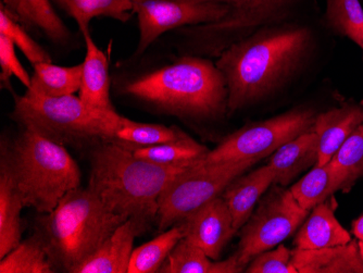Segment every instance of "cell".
I'll return each instance as SVG.
<instances>
[{"mask_svg": "<svg viewBox=\"0 0 363 273\" xmlns=\"http://www.w3.org/2000/svg\"><path fill=\"white\" fill-rule=\"evenodd\" d=\"M312 45L306 26H264L226 47L216 66L228 87V112L250 107L272 94L305 61Z\"/></svg>", "mask_w": 363, "mask_h": 273, "instance_id": "6da1fadb", "label": "cell"}, {"mask_svg": "<svg viewBox=\"0 0 363 273\" xmlns=\"http://www.w3.org/2000/svg\"><path fill=\"white\" fill-rule=\"evenodd\" d=\"M189 167L152 164L117 143L103 142L91 152L87 187L110 211L132 220L142 235L157 222L163 189Z\"/></svg>", "mask_w": 363, "mask_h": 273, "instance_id": "7a4b0ae2", "label": "cell"}, {"mask_svg": "<svg viewBox=\"0 0 363 273\" xmlns=\"http://www.w3.org/2000/svg\"><path fill=\"white\" fill-rule=\"evenodd\" d=\"M123 91L163 112L197 120L217 119L228 111V93L216 63L186 56L134 79Z\"/></svg>", "mask_w": 363, "mask_h": 273, "instance_id": "3957f363", "label": "cell"}, {"mask_svg": "<svg viewBox=\"0 0 363 273\" xmlns=\"http://www.w3.org/2000/svg\"><path fill=\"white\" fill-rule=\"evenodd\" d=\"M0 171L9 175L24 206L44 215L81 186V170L65 145L30 128L4 148Z\"/></svg>", "mask_w": 363, "mask_h": 273, "instance_id": "277c9868", "label": "cell"}, {"mask_svg": "<svg viewBox=\"0 0 363 273\" xmlns=\"http://www.w3.org/2000/svg\"><path fill=\"white\" fill-rule=\"evenodd\" d=\"M124 221L91 189L79 186L67 193L52 213H45L38 232L55 271L74 273Z\"/></svg>", "mask_w": 363, "mask_h": 273, "instance_id": "5b68a950", "label": "cell"}, {"mask_svg": "<svg viewBox=\"0 0 363 273\" xmlns=\"http://www.w3.org/2000/svg\"><path fill=\"white\" fill-rule=\"evenodd\" d=\"M14 120L61 145L113 142L121 116L85 104L79 95L45 97L26 91L14 97Z\"/></svg>", "mask_w": 363, "mask_h": 273, "instance_id": "8992f818", "label": "cell"}, {"mask_svg": "<svg viewBox=\"0 0 363 273\" xmlns=\"http://www.w3.org/2000/svg\"><path fill=\"white\" fill-rule=\"evenodd\" d=\"M257 162L242 160L206 164L201 160L177 174L159 199L156 222L159 231L170 229L208 201L221 196L234 179Z\"/></svg>", "mask_w": 363, "mask_h": 273, "instance_id": "52a82bcc", "label": "cell"}, {"mask_svg": "<svg viewBox=\"0 0 363 273\" xmlns=\"http://www.w3.org/2000/svg\"><path fill=\"white\" fill-rule=\"evenodd\" d=\"M317 115L309 108H296L264 121L247 124L226 136L203 159L206 164L257 160L313 128Z\"/></svg>", "mask_w": 363, "mask_h": 273, "instance_id": "ba28073f", "label": "cell"}, {"mask_svg": "<svg viewBox=\"0 0 363 273\" xmlns=\"http://www.w3.org/2000/svg\"><path fill=\"white\" fill-rule=\"evenodd\" d=\"M309 213L297 203L289 189L277 185L261 199L240 230L236 252L245 264H250L257 255L277 247L296 233Z\"/></svg>", "mask_w": 363, "mask_h": 273, "instance_id": "9c48e42d", "label": "cell"}, {"mask_svg": "<svg viewBox=\"0 0 363 273\" xmlns=\"http://www.w3.org/2000/svg\"><path fill=\"white\" fill-rule=\"evenodd\" d=\"M230 11L219 22L191 26L189 35L203 52L219 56L230 44L285 17L296 0H221Z\"/></svg>", "mask_w": 363, "mask_h": 273, "instance_id": "30bf717a", "label": "cell"}, {"mask_svg": "<svg viewBox=\"0 0 363 273\" xmlns=\"http://www.w3.org/2000/svg\"><path fill=\"white\" fill-rule=\"evenodd\" d=\"M132 3L140 30L136 56L169 30L216 23L230 11L228 5L220 0H132Z\"/></svg>", "mask_w": 363, "mask_h": 273, "instance_id": "8fae6325", "label": "cell"}, {"mask_svg": "<svg viewBox=\"0 0 363 273\" xmlns=\"http://www.w3.org/2000/svg\"><path fill=\"white\" fill-rule=\"evenodd\" d=\"M184 238L201 247L212 260L221 257L230 238L238 231L223 197L218 196L179 222Z\"/></svg>", "mask_w": 363, "mask_h": 273, "instance_id": "7c38bea8", "label": "cell"}, {"mask_svg": "<svg viewBox=\"0 0 363 273\" xmlns=\"http://www.w3.org/2000/svg\"><path fill=\"white\" fill-rule=\"evenodd\" d=\"M362 123L363 107L358 105L333 108L317 115L312 128L319 140V158L315 166L331 162L342 144Z\"/></svg>", "mask_w": 363, "mask_h": 273, "instance_id": "4fadbf2b", "label": "cell"}, {"mask_svg": "<svg viewBox=\"0 0 363 273\" xmlns=\"http://www.w3.org/2000/svg\"><path fill=\"white\" fill-rule=\"evenodd\" d=\"M272 184L274 172L267 165L248 174L240 175L226 186L221 196L228 204L236 231L248 221L257 203Z\"/></svg>", "mask_w": 363, "mask_h": 273, "instance_id": "5bb4252c", "label": "cell"}, {"mask_svg": "<svg viewBox=\"0 0 363 273\" xmlns=\"http://www.w3.org/2000/svg\"><path fill=\"white\" fill-rule=\"evenodd\" d=\"M138 236L134 222L126 220L74 273H128Z\"/></svg>", "mask_w": 363, "mask_h": 273, "instance_id": "9a60e30c", "label": "cell"}, {"mask_svg": "<svg viewBox=\"0 0 363 273\" xmlns=\"http://www.w3.org/2000/svg\"><path fill=\"white\" fill-rule=\"evenodd\" d=\"M86 54L82 62L79 99L95 109L116 111L110 97L109 60L107 55L98 48L89 30L83 32Z\"/></svg>", "mask_w": 363, "mask_h": 273, "instance_id": "2e32d148", "label": "cell"}, {"mask_svg": "<svg viewBox=\"0 0 363 273\" xmlns=\"http://www.w3.org/2000/svg\"><path fill=\"white\" fill-rule=\"evenodd\" d=\"M291 262L298 273H363L358 242L318 250H291Z\"/></svg>", "mask_w": 363, "mask_h": 273, "instance_id": "e0dca14e", "label": "cell"}, {"mask_svg": "<svg viewBox=\"0 0 363 273\" xmlns=\"http://www.w3.org/2000/svg\"><path fill=\"white\" fill-rule=\"evenodd\" d=\"M319 158V140L313 128L289 140L273 152L268 166L274 172V184L287 186L301 172L315 167Z\"/></svg>", "mask_w": 363, "mask_h": 273, "instance_id": "ac0fdd59", "label": "cell"}, {"mask_svg": "<svg viewBox=\"0 0 363 273\" xmlns=\"http://www.w3.org/2000/svg\"><path fill=\"white\" fill-rule=\"evenodd\" d=\"M350 232L342 227L334 213L330 201H325L312 209L297 230L294 245L299 250L333 247L352 242Z\"/></svg>", "mask_w": 363, "mask_h": 273, "instance_id": "d6986e66", "label": "cell"}, {"mask_svg": "<svg viewBox=\"0 0 363 273\" xmlns=\"http://www.w3.org/2000/svg\"><path fill=\"white\" fill-rule=\"evenodd\" d=\"M354 181L347 171L330 162L313 167L298 182L291 185L289 191L303 209L311 211L336 191L347 189Z\"/></svg>", "mask_w": 363, "mask_h": 273, "instance_id": "ffe728a7", "label": "cell"}, {"mask_svg": "<svg viewBox=\"0 0 363 273\" xmlns=\"http://www.w3.org/2000/svg\"><path fill=\"white\" fill-rule=\"evenodd\" d=\"M1 4L14 18L26 26L40 28L52 42L65 44L70 40V30L59 17L50 0H3Z\"/></svg>", "mask_w": 363, "mask_h": 273, "instance_id": "44dd1931", "label": "cell"}, {"mask_svg": "<svg viewBox=\"0 0 363 273\" xmlns=\"http://www.w3.org/2000/svg\"><path fill=\"white\" fill-rule=\"evenodd\" d=\"M21 195L9 175L0 171V260L22 242Z\"/></svg>", "mask_w": 363, "mask_h": 273, "instance_id": "7402d4cb", "label": "cell"}, {"mask_svg": "<svg viewBox=\"0 0 363 273\" xmlns=\"http://www.w3.org/2000/svg\"><path fill=\"white\" fill-rule=\"evenodd\" d=\"M32 66L34 73L28 91L45 97H62L79 93L83 73L82 63L61 67L52 62H38Z\"/></svg>", "mask_w": 363, "mask_h": 273, "instance_id": "603a6c76", "label": "cell"}, {"mask_svg": "<svg viewBox=\"0 0 363 273\" xmlns=\"http://www.w3.org/2000/svg\"><path fill=\"white\" fill-rule=\"evenodd\" d=\"M132 152L138 158L161 166H193L201 162L210 150L183 132L177 140L134 148Z\"/></svg>", "mask_w": 363, "mask_h": 273, "instance_id": "cb8c5ba5", "label": "cell"}, {"mask_svg": "<svg viewBox=\"0 0 363 273\" xmlns=\"http://www.w3.org/2000/svg\"><path fill=\"white\" fill-rule=\"evenodd\" d=\"M73 18L82 33L89 30V22L96 18H110L126 22L133 17L132 0H55Z\"/></svg>", "mask_w": 363, "mask_h": 273, "instance_id": "d4e9b609", "label": "cell"}, {"mask_svg": "<svg viewBox=\"0 0 363 273\" xmlns=\"http://www.w3.org/2000/svg\"><path fill=\"white\" fill-rule=\"evenodd\" d=\"M183 238L184 231L181 224L177 223L150 242L135 248L130 256L128 273L159 272L169 254Z\"/></svg>", "mask_w": 363, "mask_h": 273, "instance_id": "484cf974", "label": "cell"}, {"mask_svg": "<svg viewBox=\"0 0 363 273\" xmlns=\"http://www.w3.org/2000/svg\"><path fill=\"white\" fill-rule=\"evenodd\" d=\"M44 240L38 232L0 260V273H54Z\"/></svg>", "mask_w": 363, "mask_h": 273, "instance_id": "4316f807", "label": "cell"}, {"mask_svg": "<svg viewBox=\"0 0 363 273\" xmlns=\"http://www.w3.org/2000/svg\"><path fill=\"white\" fill-rule=\"evenodd\" d=\"M183 133L177 126L156 123H142L121 117L119 126L114 132V143L128 150L158 145L177 140Z\"/></svg>", "mask_w": 363, "mask_h": 273, "instance_id": "83f0119b", "label": "cell"}, {"mask_svg": "<svg viewBox=\"0 0 363 273\" xmlns=\"http://www.w3.org/2000/svg\"><path fill=\"white\" fill-rule=\"evenodd\" d=\"M213 262L201 247L183 238L169 254L159 272L211 273Z\"/></svg>", "mask_w": 363, "mask_h": 273, "instance_id": "f1b7e54d", "label": "cell"}, {"mask_svg": "<svg viewBox=\"0 0 363 273\" xmlns=\"http://www.w3.org/2000/svg\"><path fill=\"white\" fill-rule=\"evenodd\" d=\"M0 34L10 38L32 65L52 62L50 55L26 33V30L20 26L4 4H1L0 8Z\"/></svg>", "mask_w": 363, "mask_h": 273, "instance_id": "f546056e", "label": "cell"}, {"mask_svg": "<svg viewBox=\"0 0 363 273\" xmlns=\"http://www.w3.org/2000/svg\"><path fill=\"white\" fill-rule=\"evenodd\" d=\"M326 20L338 33L348 36L363 28V7L360 0H328Z\"/></svg>", "mask_w": 363, "mask_h": 273, "instance_id": "4dcf8cb0", "label": "cell"}, {"mask_svg": "<svg viewBox=\"0 0 363 273\" xmlns=\"http://www.w3.org/2000/svg\"><path fill=\"white\" fill-rule=\"evenodd\" d=\"M354 180L363 178V123L352 132L331 160Z\"/></svg>", "mask_w": 363, "mask_h": 273, "instance_id": "1f68e13d", "label": "cell"}, {"mask_svg": "<svg viewBox=\"0 0 363 273\" xmlns=\"http://www.w3.org/2000/svg\"><path fill=\"white\" fill-rule=\"evenodd\" d=\"M245 272L298 273L291 262V250L279 244L277 247L261 252L252 258Z\"/></svg>", "mask_w": 363, "mask_h": 273, "instance_id": "d6a6232c", "label": "cell"}, {"mask_svg": "<svg viewBox=\"0 0 363 273\" xmlns=\"http://www.w3.org/2000/svg\"><path fill=\"white\" fill-rule=\"evenodd\" d=\"M16 45L7 36L0 34V67H1V81L9 84L10 77H14L28 89L32 77L28 74L16 54Z\"/></svg>", "mask_w": 363, "mask_h": 273, "instance_id": "836d02e7", "label": "cell"}, {"mask_svg": "<svg viewBox=\"0 0 363 273\" xmlns=\"http://www.w3.org/2000/svg\"><path fill=\"white\" fill-rule=\"evenodd\" d=\"M248 264H245L238 252L226 258L223 262H216L212 264L211 273H240L246 271Z\"/></svg>", "mask_w": 363, "mask_h": 273, "instance_id": "e575fe53", "label": "cell"}, {"mask_svg": "<svg viewBox=\"0 0 363 273\" xmlns=\"http://www.w3.org/2000/svg\"><path fill=\"white\" fill-rule=\"evenodd\" d=\"M352 233L359 240H363V215L352 223Z\"/></svg>", "mask_w": 363, "mask_h": 273, "instance_id": "d590c367", "label": "cell"}, {"mask_svg": "<svg viewBox=\"0 0 363 273\" xmlns=\"http://www.w3.org/2000/svg\"><path fill=\"white\" fill-rule=\"evenodd\" d=\"M348 38H350L352 42L356 43V44L360 47L361 50H363V28L354 30V33H352L348 36Z\"/></svg>", "mask_w": 363, "mask_h": 273, "instance_id": "8d00e7d4", "label": "cell"}, {"mask_svg": "<svg viewBox=\"0 0 363 273\" xmlns=\"http://www.w3.org/2000/svg\"><path fill=\"white\" fill-rule=\"evenodd\" d=\"M358 250L360 254L361 260H363V240H358Z\"/></svg>", "mask_w": 363, "mask_h": 273, "instance_id": "74e56055", "label": "cell"}]
</instances>
